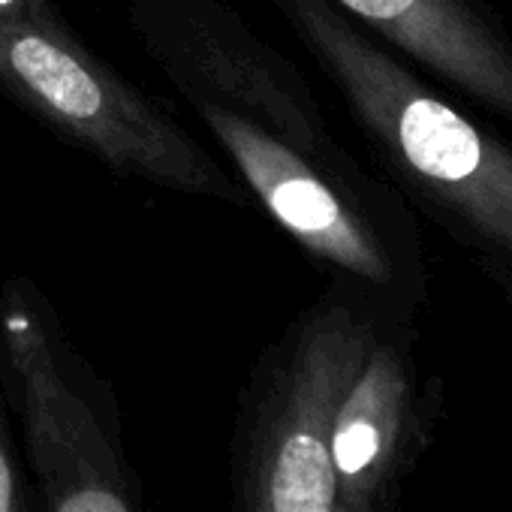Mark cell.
<instances>
[{
    "label": "cell",
    "instance_id": "6da1fadb",
    "mask_svg": "<svg viewBox=\"0 0 512 512\" xmlns=\"http://www.w3.org/2000/svg\"><path fill=\"white\" fill-rule=\"evenodd\" d=\"M127 22L250 199L326 284L383 317L419 320L431 269L416 211L332 133L305 73L229 0H127Z\"/></svg>",
    "mask_w": 512,
    "mask_h": 512
},
{
    "label": "cell",
    "instance_id": "7a4b0ae2",
    "mask_svg": "<svg viewBox=\"0 0 512 512\" xmlns=\"http://www.w3.org/2000/svg\"><path fill=\"white\" fill-rule=\"evenodd\" d=\"M401 196L491 281L512 275V145L329 0H272Z\"/></svg>",
    "mask_w": 512,
    "mask_h": 512
},
{
    "label": "cell",
    "instance_id": "3957f363",
    "mask_svg": "<svg viewBox=\"0 0 512 512\" xmlns=\"http://www.w3.org/2000/svg\"><path fill=\"white\" fill-rule=\"evenodd\" d=\"M0 94L118 178L253 208L232 169L97 55L52 0H0Z\"/></svg>",
    "mask_w": 512,
    "mask_h": 512
},
{
    "label": "cell",
    "instance_id": "277c9868",
    "mask_svg": "<svg viewBox=\"0 0 512 512\" xmlns=\"http://www.w3.org/2000/svg\"><path fill=\"white\" fill-rule=\"evenodd\" d=\"M383 314L338 284L256 356L229 440V512H350L338 503L332 419Z\"/></svg>",
    "mask_w": 512,
    "mask_h": 512
},
{
    "label": "cell",
    "instance_id": "5b68a950",
    "mask_svg": "<svg viewBox=\"0 0 512 512\" xmlns=\"http://www.w3.org/2000/svg\"><path fill=\"white\" fill-rule=\"evenodd\" d=\"M0 383L40 512H145L112 380L25 275L0 287Z\"/></svg>",
    "mask_w": 512,
    "mask_h": 512
},
{
    "label": "cell",
    "instance_id": "8992f818",
    "mask_svg": "<svg viewBox=\"0 0 512 512\" xmlns=\"http://www.w3.org/2000/svg\"><path fill=\"white\" fill-rule=\"evenodd\" d=\"M416 320L380 317L332 419L338 503L350 512H404L407 479L443 407V383L422 377Z\"/></svg>",
    "mask_w": 512,
    "mask_h": 512
},
{
    "label": "cell",
    "instance_id": "52a82bcc",
    "mask_svg": "<svg viewBox=\"0 0 512 512\" xmlns=\"http://www.w3.org/2000/svg\"><path fill=\"white\" fill-rule=\"evenodd\" d=\"M443 91L512 127V34L491 0H329Z\"/></svg>",
    "mask_w": 512,
    "mask_h": 512
},
{
    "label": "cell",
    "instance_id": "ba28073f",
    "mask_svg": "<svg viewBox=\"0 0 512 512\" xmlns=\"http://www.w3.org/2000/svg\"><path fill=\"white\" fill-rule=\"evenodd\" d=\"M0 512H40L4 383H0Z\"/></svg>",
    "mask_w": 512,
    "mask_h": 512
},
{
    "label": "cell",
    "instance_id": "9c48e42d",
    "mask_svg": "<svg viewBox=\"0 0 512 512\" xmlns=\"http://www.w3.org/2000/svg\"><path fill=\"white\" fill-rule=\"evenodd\" d=\"M491 284L503 293V299L512 305V275H497V278H491Z\"/></svg>",
    "mask_w": 512,
    "mask_h": 512
}]
</instances>
